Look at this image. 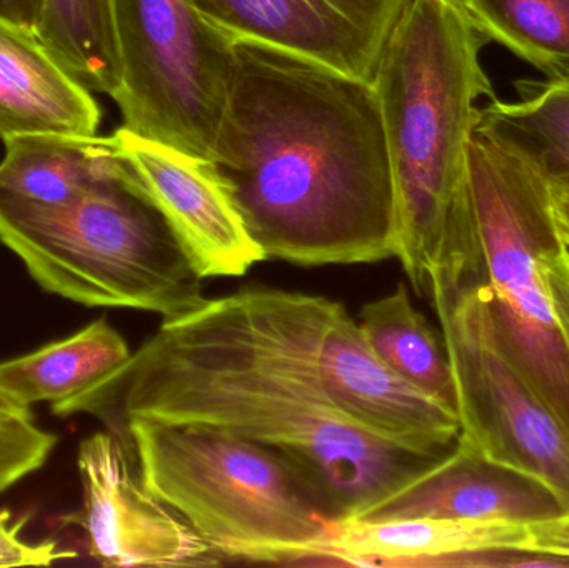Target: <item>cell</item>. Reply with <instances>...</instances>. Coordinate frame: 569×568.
Segmentation results:
<instances>
[{"label": "cell", "mask_w": 569, "mask_h": 568, "mask_svg": "<svg viewBox=\"0 0 569 568\" xmlns=\"http://www.w3.org/2000/svg\"><path fill=\"white\" fill-rule=\"evenodd\" d=\"M527 542L528 526L501 520H347L330 522L323 566L455 568L463 554Z\"/></svg>", "instance_id": "obj_15"}, {"label": "cell", "mask_w": 569, "mask_h": 568, "mask_svg": "<svg viewBox=\"0 0 569 568\" xmlns=\"http://www.w3.org/2000/svg\"><path fill=\"white\" fill-rule=\"evenodd\" d=\"M130 357L122 333L102 317L73 336L0 362V389L27 407L53 406L86 392Z\"/></svg>", "instance_id": "obj_17"}, {"label": "cell", "mask_w": 569, "mask_h": 568, "mask_svg": "<svg viewBox=\"0 0 569 568\" xmlns=\"http://www.w3.org/2000/svg\"><path fill=\"white\" fill-rule=\"evenodd\" d=\"M0 242L46 292L80 306L170 320L207 302L202 277L119 156L69 206L0 203Z\"/></svg>", "instance_id": "obj_5"}, {"label": "cell", "mask_w": 569, "mask_h": 568, "mask_svg": "<svg viewBox=\"0 0 569 568\" xmlns=\"http://www.w3.org/2000/svg\"><path fill=\"white\" fill-rule=\"evenodd\" d=\"M333 300L249 286L163 320L126 366L50 406L122 436L129 419L207 427L262 444L297 470L330 522H347L441 457L358 426L328 393L320 339Z\"/></svg>", "instance_id": "obj_1"}, {"label": "cell", "mask_w": 569, "mask_h": 568, "mask_svg": "<svg viewBox=\"0 0 569 568\" xmlns=\"http://www.w3.org/2000/svg\"><path fill=\"white\" fill-rule=\"evenodd\" d=\"M457 390L458 439L547 484L569 510V432L520 369L483 279L431 289Z\"/></svg>", "instance_id": "obj_7"}, {"label": "cell", "mask_w": 569, "mask_h": 568, "mask_svg": "<svg viewBox=\"0 0 569 568\" xmlns=\"http://www.w3.org/2000/svg\"><path fill=\"white\" fill-rule=\"evenodd\" d=\"M490 42L548 80H569V0H457Z\"/></svg>", "instance_id": "obj_21"}, {"label": "cell", "mask_w": 569, "mask_h": 568, "mask_svg": "<svg viewBox=\"0 0 569 568\" xmlns=\"http://www.w3.org/2000/svg\"><path fill=\"white\" fill-rule=\"evenodd\" d=\"M358 323L385 366L435 402L457 413V390L443 337L420 310L415 309L403 283L395 292L365 303Z\"/></svg>", "instance_id": "obj_18"}, {"label": "cell", "mask_w": 569, "mask_h": 568, "mask_svg": "<svg viewBox=\"0 0 569 568\" xmlns=\"http://www.w3.org/2000/svg\"><path fill=\"white\" fill-rule=\"evenodd\" d=\"M43 9L46 0H0V22L37 36L42 23Z\"/></svg>", "instance_id": "obj_25"}, {"label": "cell", "mask_w": 569, "mask_h": 568, "mask_svg": "<svg viewBox=\"0 0 569 568\" xmlns=\"http://www.w3.org/2000/svg\"><path fill=\"white\" fill-rule=\"evenodd\" d=\"M0 417H16V419H33L30 407L23 406L19 400L0 389Z\"/></svg>", "instance_id": "obj_27"}, {"label": "cell", "mask_w": 569, "mask_h": 568, "mask_svg": "<svg viewBox=\"0 0 569 568\" xmlns=\"http://www.w3.org/2000/svg\"><path fill=\"white\" fill-rule=\"evenodd\" d=\"M29 517L12 520V512L0 510V567H52L66 560H73L79 554L59 549L56 540L30 544L20 539Z\"/></svg>", "instance_id": "obj_23"}, {"label": "cell", "mask_w": 569, "mask_h": 568, "mask_svg": "<svg viewBox=\"0 0 569 568\" xmlns=\"http://www.w3.org/2000/svg\"><path fill=\"white\" fill-rule=\"evenodd\" d=\"M233 40H253L371 82L407 0H190Z\"/></svg>", "instance_id": "obj_11"}, {"label": "cell", "mask_w": 569, "mask_h": 568, "mask_svg": "<svg viewBox=\"0 0 569 568\" xmlns=\"http://www.w3.org/2000/svg\"><path fill=\"white\" fill-rule=\"evenodd\" d=\"M127 130L209 159L233 69L232 37L190 0H110Z\"/></svg>", "instance_id": "obj_8"}, {"label": "cell", "mask_w": 569, "mask_h": 568, "mask_svg": "<svg viewBox=\"0 0 569 568\" xmlns=\"http://www.w3.org/2000/svg\"><path fill=\"white\" fill-rule=\"evenodd\" d=\"M107 137L202 279L242 277L267 259L212 160L126 127Z\"/></svg>", "instance_id": "obj_10"}, {"label": "cell", "mask_w": 569, "mask_h": 568, "mask_svg": "<svg viewBox=\"0 0 569 568\" xmlns=\"http://www.w3.org/2000/svg\"><path fill=\"white\" fill-rule=\"evenodd\" d=\"M565 512L547 484L488 460L458 439L450 452L355 520H501L530 526Z\"/></svg>", "instance_id": "obj_13"}, {"label": "cell", "mask_w": 569, "mask_h": 568, "mask_svg": "<svg viewBox=\"0 0 569 568\" xmlns=\"http://www.w3.org/2000/svg\"><path fill=\"white\" fill-rule=\"evenodd\" d=\"M56 446V434L40 429L33 419L0 417V494L42 469Z\"/></svg>", "instance_id": "obj_22"}, {"label": "cell", "mask_w": 569, "mask_h": 568, "mask_svg": "<svg viewBox=\"0 0 569 568\" xmlns=\"http://www.w3.org/2000/svg\"><path fill=\"white\" fill-rule=\"evenodd\" d=\"M490 40L457 0H407L375 69L395 192V257L415 292L480 277L468 149Z\"/></svg>", "instance_id": "obj_3"}, {"label": "cell", "mask_w": 569, "mask_h": 568, "mask_svg": "<svg viewBox=\"0 0 569 568\" xmlns=\"http://www.w3.org/2000/svg\"><path fill=\"white\" fill-rule=\"evenodd\" d=\"M320 367L338 409L363 429L428 457L445 456L457 444V413L385 366L337 300L321 329Z\"/></svg>", "instance_id": "obj_12"}, {"label": "cell", "mask_w": 569, "mask_h": 568, "mask_svg": "<svg viewBox=\"0 0 569 568\" xmlns=\"http://www.w3.org/2000/svg\"><path fill=\"white\" fill-rule=\"evenodd\" d=\"M37 37L90 92L117 96L122 69L110 0H46Z\"/></svg>", "instance_id": "obj_20"}, {"label": "cell", "mask_w": 569, "mask_h": 568, "mask_svg": "<svg viewBox=\"0 0 569 568\" xmlns=\"http://www.w3.org/2000/svg\"><path fill=\"white\" fill-rule=\"evenodd\" d=\"M480 279L515 362L569 432V247L547 176L477 126L468 149Z\"/></svg>", "instance_id": "obj_6"}, {"label": "cell", "mask_w": 569, "mask_h": 568, "mask_svg": "<svg viewBox=\"0 0 569 568\" xmlns=\"http://www.w3.org/2000/svg\"><path fill=\"white\" fill-rule=\"evenodd\" d=\"M39 37L0 22V139L99 136V103Z\"/></svg>", "instance_id": "obj_14"}, {"label": "cell", "mask_w": 569, "mask_h": 568, "mask_svg": "<svg viewBox=\"0 0 569 568\" xmlns=\"http://www.w3.org/2000/svg\"><path fill=\"white\" fill-rule=\"evenodd\" d=\"M77 469L83 509L76 522L100 566H226L179 512L143 487L129 447L109 430L80 442Z\"/></svg>", "instance_id": "obj_9"}, {"label": "cell", "mask_w": 569, "mask_h": 568, "mask_svg": "<svg viewBox=\"0 0 569 568\" xmlns=\"http://www.w3.org/2000/svg\"><path fill=\"white\" fill-rule=\"evenodd\" d=\"M0 203L69 206L117 162L109 137L36 133L6 140Z\"/></svg>", "instance_id": "obj_16"}, {"label": "cell", "mask_w": 569, "mask_h": 568, "mask_svg": "<svg viewBox=\"0 0 569 568\" xmlns=\"http://www.w3.org/2000/svg\"><path fill=\"white\" fill-rule=\"evenodd\" d=\"M209 160L267 259L395 257V192L373 83L253 40L233 69Z\"/></svg>", "instance_id": "obj_2"}, {"label": "cell", "mask_w": 569, "mask_h": 568, "mask_svg": "<svg viewBox=\"0 0 569 568\" xmlns=\"http://www.w3.org/2000/svg\"><path fill=\"white\" fill-rule=\"evenodd\" d=\"M149 492L226 562L323 566L330 520L277 450L223 430L129 419L119 437Z\"/></svg>", "instance_id": "obj_4"}, {"label": "cell", "mask_w": 569, "mask_h": 568, "mask_svg": "<svg viewBox=\"0 0 569 568\" xmlns=\"http://www.w3.org/2000/svg\"><path fill=\"white\" fill-rule=\"evenodd\" d=\"M548 182H550L555 220H557L561 239L569 247V179H548Z\"/></svg>", "instance_id": "obj_26"}, {"label": "cell", "mask_w": 569, "mask_h": 568, "mask_svg": "<svg viewBox=\"0 0 569 568\" xmlns=\"http://www.w3.org/2000/svg\"><path fill=\"white\" fill-rule=\"evenodd\" d=\"M525 550L569 559V510L555 519L530 524Z\"/></svg>", "instance_id": "obj_24"}, {"label": "cell", "mask_w": 569, "mask_h": 568, "mask_svg": "<svg viewBox=\"0 0 569 568\" xmlns=\"http://www.w3.org/2000/svg\"><path fill=\"white\" fill-rule=\"evenodd\" d=\"M520 99L481 107L478 127L527 157L548 179H569V80L515 82Z\"/></svg>", "instance_id": "obj_19"}]
</instances>
